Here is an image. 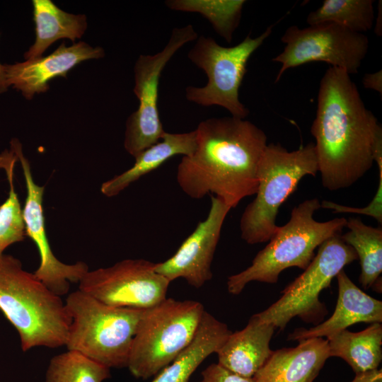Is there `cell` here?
<instances>
[{
  "label": "cell",
  "instance_id": "6da1fadb",
  "mask_svg": "<svg viewBox=\"0 0 382 382\" xmlns=\"http://www.w3.org/2000/svg\"><path fill=\"white\" fill-rule=\"evenodd\" d=\"M311 132L322 185L336 191L352 186L371 168L382 128L350 75L330 66L320 83Z\"/></svg>",
  "mask_w": 382,
  "mask_h": 382
},
{
  "label": "cell",
  "instance_id": "7a4b0ae2",
  "mask_svg": "<svg viewBox=\"0 0 382 382\" xmlns=\"http://www.w3.org/2000/svg\"><path fill=\"white\" fill-rule=\"evenodd\" d=\"M196 148L183 156L176 180L190 197L212 194L231 209L255 195L259 163L267 145L263 130L233 116L212 117L195 129Z\"/></svg>",
  "mask_w": 382,
  "mask_h": 382
},
{
  "label": "cell",
  "instance_id": "3957f363",
  "mask_svg": "<svg viewBox=\"0 0 382 382\" xmlns=\"http://www.w3.org/2000/svg\"><path fill=\"white\" fill-rule=\"evenodd\" d=\"M0 311L18 332L21 349L65 345L71 318L61 296L10 255L0 258Z\"/></svg>",
  "mask_w": 382,
  "mask_h": 382
},
{
  "label": "cell",
  "instance_id": "277c9868",
  "mask_svg": "<svg viewBox=\"0 0 382 382\" xmlns=\"http://www.w3.org/2000/svg\"><path fill=\"white\" fill-rule=\"evenodd\" d=\"M319 208L320 202L316 197L294 207L289 221L279 226L251 265L228 277V291L238 295L253 281L275 284L280 273L289 267L305 270L314 258L315 250L330 238L341 234L347 224L344 217L323 222L315 220L314 213Z\"/></svg>",
  "mask_w": 382,
  "mask_h": 382
},
{
  "label": "cell",
  "instance_id": "5b68a950",
  "mask_svg": "<svg viewBox=\"0 0 382 382\" xmlns=\"http://www.w3.org/2000/svg\"><path fill=\"white\" fill-rule=\"evenodd\" d=\"M65 305L71 318L65 345L108 368L127 367L143 309L112 306L78 289Z\"/></svg>",
  "mask_w": 382,
  "mask_h": 382
},
{
  "label": "cell",
  "instance_id": "8992f818",
  "mask_svg": "<svg viewBox=\"0 0 382 382\" xmlns=\"http://www.w3.org/2000/svg\"><path fill=\"white\" fill-rule=\"evenodd\" d=\"M318 172L314 143L291 151L279 144H267L259 163L256 196L241 217V238L252 245L268 242L279 228L281 205L304 176Z\"/></svg>",
  "mask_w": 382,
  "mask_h": 382
},
{
  "label": "cell",
  "instance_id": "52a82bcc",
  "mask_svg": "<svg viewBox=\"0 0 382 382\" xmlns=\"http://www.w3.org/2000/svg\"><path fill=\"white\" fill-rule=\"evenodd\" d=\"M204 311L199 301L172 298L145 309L130 349V373L147 379L170 364L194 338Z\"/></svg>",
  "mask_w": 382,
  "mask_h": 382
},
{
  "label": "cell",
  "instance_id": "ba28073f",
  "mask_svg": "<svg viewBox=\"0 0 382 382\" xmlns=\"http://www.w3.org/2000/svg\"><path fill=\"white\" fill-rule=\"evenodd\" d=\"M271 25L259 36L250 34L239 44L224 47L211 37L200 35L187 53L189 59L202 69L207 82L202 87L185 88V98L203 107L221 106L233 117L245 119L249 110L239 100V88L246 73L247 63L272 32Z\"/></svg>",
  "mask_w": 382,
  "mask_h": 382
},
{
  "label": "cell",
  "instance_id": "9c48e42d",
  "mask_svg": "<svg viewBox=\"0 0 382 382\" xmlns=\"http://www.w3.org/2000/svg\"><path fill=\"white\" fill-rule=\"evenodd\" d=\"M326 240L304 272L282 292V296L257 316L283 330L290 320L299 317L306 323H320L327 313L319 295L344 267L356 260L354 250L340 237Z\"/></svg>",
  "mask_w": 382,
  "mask_h": 382
},
{
  "label": "cell",
  "instance_id": "30bf717a",
  "mask_svg": "<svg viewBox=\"0 0 382 382\" xmlns=\"http://www.w3.org/2000/svg\"><path fill=\"white\" fill-rule=\"evenodd\" d=\"M198 34L191 24L175 28L164 48L154 54H140L134 66L133 91L139 106L126 122L124 147L134 158L158 142L165 134L158 108V86L161 73L183 45L196 40Z\"/></svg>",
  "mask_w": 382,
  "mask_h": 382
},
{
  "label": "cell",
  "instance_id": "8fae6325",
  "mask_svg": "<svg viewBox=\"0 0 382 382\" xmlns=\"http://www.w3.org/2000/svg\"><path fill=\"white\" fill-rule=\"evenodd\" d=\"M286 45L272 61L281 64L277 82L289 69L313 62H324L349 75L358 73L369 48L368 37L335 23L299 28L289 27L281 37Z\"/></svg>",
  "mask_w": 382,
  "mask_h": 382
},
{
  "label": "cell",
  "instance_id": "7c38bea8",
  "mask_svg": "<svg viewBox=\"0 0 382 382\" xmlns=\"http://www.w3.org/2000/svg\"><path fill=\"white\" fill-rule=\"evenodd\" d=\"M155 267L156 263L144 259H125L88 270L79 289L112 306L148 309L167 298L170 283Z\"/></svg>",
  "mask_w": 382,
  "mask_h": 382
},
{
  "label": "cell",
  "instance_id": "4fadbf2b",
  "mask_svg": "<svg viewBox=\"0 0 382 382\" xmlns=\"http://www.w3.org/2000/svg\"><path fill=\"white\" fill-rule=\"evenodd\" d=\"M11 149L21 164L26 184L27 196L22 209L25 234L35 243L40 257V265L34 274L50 291L62 296L68 293L70 283H79L89 270L88 266L81 261L71 265L65 264L54 255L45 231L42 207L45 186L35 183L30 163L24 156L21 144L17 139L11 140Z\"/></svg>",
  "mask_w": 382,
  "mask_h": 382
},
{
  "label": "cell",
  "instance_id": "5bb4252c",
  "mask_svg": "<svg viewBox=\"0 0 382 382\" xmlns=\"http://www.w3.org/2000/svg\"><path fill=\"white\" fill-rule=\"evenodd\" d=\"M210 198V209L204 220L197 224L173 256L156 263V272L170 282L183 278L199 289L212 278V262L231 208L214 195Z\"/></svg>",
  "mask_w": 382,
  "mask_h": 382
},
{
  "label": "cell",
  "instance_id": "9a60e30c",
  "mask_svg": "<svg viewBox=\"0 0 382 382\" xmlns=\"http://www.w3.org/2000/svg\"><path fill=\"white\" fill-rule=\"evenodd\" d=\"M104 55L102 47H93L85 42L74 43L69 47L62 43L46 57L3 64V70L7 86H13L30 100L35 94L46 92L52 79L66 77L67 73L81 62L100 59Z\"/></svg>",
  "mask_w": 382,
  "mask_h": 382
},
{
  "label": "cell",
  "instance_id": "2e32d148",
  "mask_svg": "<svg viewBox=\"0 0 382 382\" xmlns=\"http://www.w3.org/2000/svg\"><path fill=\"white\" fill-rule=\"evenodd\" d=\"M338 297L332 315L325 321L309 329L297 328L289 340L301 341L313 337L329 338L359 323H381L382 302L360 289L344 270L336 276Z\"/></svg>",
  "mask_w": 382,
  "mask_h": 382
},
{
  "label": "cell",
  "instance_id": "e0dca14e",
  "mask_svg": "<svg viewBox=\"0 0 382 382\" xmlns=\"http://www.w3.org/2000/svg\"><path fill=\"white\" fill-rule=\"evenodd\" d=\"M329 357L326 339L301 340L296 347L273 351L253 379L254 382H313Z\"/></svg>",
  "mask_w": 382,
  "mask_h": 382
},
{
  "label": "cell",
  "instance_id": "ac0fdd59",
  "mask_svg": "<svg viewBox=\"0 0 382 382\" xmlns=\"http://www.w3.org/2000/svg\"><path fill=\"white\" fill-rule=\"evenodd\" d=\"M275 327L257 314L241 330L231 332L216 352L218 364L241 376L253 378L272 353L270 343Z\"/></svg>",
  "mask_w": 382,
  "mask_h": 382
},
{
  "label": "cell",
  "instance_id": "d6986e66",
  "mask_svg": "<svg viewBox=\"0 0 382 382\" xmlns=\"http://www.w3.org/2000/svg\"><path fill=\"white\" fill-rule=\"evenodd\" d=\"M228 326L204 311L191 342L151 382H188L198 366L216 353L231 334Z\"/></svg>",
  "mask_w": 382,
  "mask_h": 382
},
{
  "label": "cell",
  "instance_id": "ffe728a7",
  "mask_svg": "<svg viewBox=\"0 0 382 382\" xmlns=\"http://www.w3.org/2000/svg\"><path fill=\"white\" fill-rule=\"evenodd\" d=\"M161 140L137 154L134 157V164L130 168L103 183L100 187L101 192L108 197L116 196L169 158L178 155L190 156L196 148L195 130L184 133L166 132Z\"/></svg>",
  "mask_w": 382,
  "mask_h": 382
},
{
  "label": "cell",
  "instance_id": "44dd1931",
  "mask_svg": "<svg viewBox=\"0 0 382 382\" xmlns=\"http://www.w3.org/2000/svg\"><path fill=\"white\" fill-rule=\"evenodd\" d=\"M33 21L35 24V40L25 52V59L42 57L55 41L67 38L74 42L81 38L87 28L86 16L69 13L50 0H33Z\"/></svg>",
  "mask_w": 382,
  "mask_h": 382
},
{
  "label": "cell",
  "instance_id": "7402d4cb",
  "mask_svg": "<svg viewBox=\"0 0 382 382\" xmlns=\"http://www.w3.org/2000/svg\"><path fill=\"white\" fill-rule=\"evenodd\" d=\"M326 340L330 357L342 359L355 374L378 369L382 359L381 323H371L357 332L346 329Z\"/></svg>",
  "mask_w": 382,
  "mask_h": 382
},
{
  "label": "cell",
  "instance_id": "603a6c76",
  "mask_svg": "<svg viewBox=\"0 0 382 382\" xmlns=\"http://www.w3.org/2000/svg\"><path fill=\"white\" fill-rule=\"evenodd\" d=\"M346 227L349 231L340 237L356 252L361 266L359 282L369 289L382 272V228L367 226L359 218H349Z\"/></svg>",
  "mask_w": 382,
  "mask_h": 382
},
{
  "label": "cell",
  "instance_id": "cb8c5ba5",
  "mask_svg": "<svg viewBox=\"0 0 382 382\" xmlns=\"http://www.w3.org/2000/svg\"><path fill=\"white\" fill-rule=\"evenodd\" d=\"M373 0H325L309 13V25L331 23L363 33L371 30L374 21Z\"/></svg>",
  "mask_w": 382,
  "mask_h": 382
},
{
  "label": "cell",
  "instance_id": "d4e9b609",
  "mask_svg": "<svg viewBox=\"0 0 382 382\" xmlns=\"http://www.w3.org/2000/svg\"><path fill=\"white\" fill-rule=\"evenodd\" d=\"M245 2V0H168L165 4L171 10L200 13L210 22L219 35L231 42Z\"/></svg>",
  "mask_w": 382,
  "mask_h": 382
},
{
  "label": "cell",
  "instance_id": "484cf974",
  "mask_svg": "<svg viewBox=\"0 0 382 382\" xmlns=\"http://www.w3.org/2000/svg\"><path fill=\"white\" fill-rule=\"evenodd\" d=\"M110 369L72 350L54 356L50 361L45 382H103Z\"/></svg>",
  "mask_w": 382,
  "mask_h": 382
},
{
  "label": "cell",
  "instance_id": "4316f807",
  "mask_svg": "<svg viewBox=\"0 0 382 382\" xmlns=\"http://www.w3.org/2000/svg\"><path fill=\"white\" fill-rule=\"evenodd\" d=\"M17 161L12 150L0 155V168L5 170L9 184L8 196L0 206V258L7 247L23 241L26 236L22 209L13 183V170Z\"/></svg>",
  "mask_w": 382,
  "mask_h": 382
},
{
  "label": "cell",
  "instance_id": "83f0119b",
  "mask_svg": "<svg viewBox=\"0 0 382 382\" xmlns=\"http://www.w3.org/2000/svg\"><path fill=\"white\" fill-rule=\"evenodd\" d=\"M379 170V183L377 191L368 206L362 208L347 207L331 201L323 200L320 207L328 209L335 213H354L364 214L375 219L380 224L382 223V159L377 160Z\"/></svg>",
  "mask_w": 382,
  "mask_h": 382
},
{
  "label": "cell",
  "instance_id": "f1b7e54d",
  "mask_svg": "<svg viewBox=\"0 0 382 382\" xmlns=\"http://www.w3.org/2000/svg\"><path fill=\"white\" fill-rule=\"evenodd\" d=\"M199 382H254L253 378L237 374L219 364H212L202 372Z\"/></svg>",
  "mask_w": 382,
  "mask_h": 382
},
{
  "label": "cell",
  "instance_id": "f546056e",
  "mask_svg": "<svg viewBox=\"0 0 382 382\" xmlns=\"http://www.w3.org/2000/svg\"><path fill=\"white\" fill-rule=\"evenodd\" d=\"M362 84L365 88L376 91L381 95L382 71L379 70L374 73L366 74L363 76Z\"/></svg>",
  "mask_w": 382,
  "mask_h": 382
},
{
  "label": "cell",
  "instance_id": "4dcf8cb0",
  "mask_svg": "<svg viewBox=\"0 0 382 382\" xmlns=\"http://www.w3.org/2000/svg\"><path fill=\"white\" fill-rule=\"evenodd\" d=\"M352 382H382V370L377 369L356 374Z\"/></svg>",
  "mask_w": 382,
  "mask_h": 382
},
{
  "label": "cell",
  "instance_id": "1f68e13d",
  "mask_svg": "<svg viewBox=\"0 0 382 382\" xmlns=\"http://www.w3.org/2000/svg\"><path fill=\"white\" fill-rule=\"evenodd\" d=\"M381 1H378V13L377 17L376 19V25L374 28V33L378 36H381L382 35V23H381V19H382V6H381Z\"/></svg>",
  "mask_w": 382,
  "mask_h": 382
},
{
  "label": "cell",
  "instance_id": "d6a6232c",
  "mask_svg": "<svg viewBox=\"0 0 382 382\" xmlns=\"http://www.w3.org/2000/svg\"><path fill=\"white\" fill-rule=\"evenodd\" d=\"M8 86L6 83L4 70H3V64H0V93H3L6 92L8 89Z\"/></svg>",
  "mask_w": 382,
  "mask_h": 382
}]
</instances>
